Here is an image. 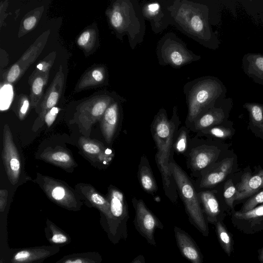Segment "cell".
Segmentation results:
<instances>
[{
	"label": "cell",
	"instance_id": "6da1fadb",
	"mask_svg": "<svg viewBox=\"0 0 263 263\" xmlns=\"http://www.w3.org/2000/svg\"><path fill=\"white\" fill-rule=\"evenodd\" d=\"M173 26L202 46L212 50L219 46V40L210 24L208 6L198 1H171L169 6Z\"/></svg>",
	"mask_w": 263,
	"mask_h": 263
},
{
	"label": "cell",
	"instance_id": "7a4b0ae2",
	"mask_svg": "<svg viewBox=\"0 0 263 263\" xmlns=\"http://www.w3.org/2000/svg\"><path fill=\"white\" fill-rule=\"evenodd\" d=\"M177 106L173 109L170 119L166 110L161 108L151 124V130L157 152L155 160L160 172L163 189L166 196L173 202L177 199L176 185L170 169V163L173 149V144L180 124Z\"/></svg>",
	"mask_w": 263,
	"mask_h": 263
},
{
	"label": "cell",
	"instance_id": "3957f363",
	"mask_svg": "<svg viewBox=\"0 0 263 263\" xmlns=\"http://www.w3.org/2000/svg\"><path fill=\"white\" fill-rule=\"evenodd\" d=\"M108 23L117 37L128 38L132 49L141 44L145 34V20L141 4L136 0L112 1L105 11Z\"/></svg>",
	"mask_w": 263,
	"mask_h": 263
},
{
	"label": "cell",
	"instance_id": "277c9868",
	"mask_svg": "<svg viewBox=\"0 0 263 263\" xmlns=\"http://www.w3.org/2000/svg\"><path fill=\"white\" fill-rule=\"evenodd\" d=\"M183 91L188 109L186 123L191 125L217 102L226 98L227 88L218 78L207 76L186 82Z\"/></svg>",
	"mask_w": 263,
	"mask_h": 263
},
{
	"label": "cell",
	"instance_id": "5b68a950",
	"mask_svg": "<svg viewBox=\"0 0 263 263\" xmlns=\"http://www.w3.org/2000/svg\"><path fill=\"white\" fill-rule=\"evenodd\" d=\"M170 169L183 202L190 222L202 235L208 236L209 233L208 225L200 205L199 198L193 183L175 162H171Z\"/></svg>",
	"mask_w": 263,
	"mask_h": 263
},
{
	"label": "cell",
	"instance_id": "8992f818",
	"mask_svg": "<svg viewBox=\"0 0 263 263\" xmlns=\"http://www.w3.org/2000/svg\"><path fill=\"white\" fill-rule=\"evenodd\" d=\"M156 55L161 66L179 68L201 59V56L188 49L174 32L165 33L157 42Z\"/></svg>",
	"mask_w": 263,
	"mask_h": 263
},
{
	"label": "cell",
	"instance_id": "52a82bcc",
	"mask_svg": "<svg viewBox=\"0 0 263 263\" xmlns=\"http://www.w3.org/2000/svg\"><path fill=\"white\" fill-rule=\"evenodd\" d=\"M107 199L110 206L109 217L101 226L109 240L117 244L127 237L128 206L123 193L115 187L109 188Z\"/></svg>",
	"mask_w": 263,
	"mask_h": 263
},
{
	"label": "cell",
	"instance_id": "ba28073f",
	"mask_svg": "<svg viewBox=\"0 0 263 263\" xmlns=\"http://www.w3.org/2000/svg\"><path fill=\"white\" fill-rule=\"evenodd\" d=\"M123 97L115 92H104L94 96L80 104L76 108L75 119L82 127L89 130L100 121L107 108Z\"/></svg>",
	"mask_w": 263,
	"mask_h": 263
},
{
	"label": "cell",
	"instance_id": "9c48e42d",
	"mask_svg": "<svg viewBox=\"0 0 263 263\" xmlns=\"http://www.w3.org/2000/svg\"><path fill=\"white\" fill-rule=\"evenodd\" d=\"M38 179L41 187L53 202L68 210H80L81 202L65 184L47 176H40Z\"/></svg>",
	"mask_w": 263,
	"mask_h": 263
},
{
	"label": "cell",
	"instance_id": "30bf717a",
	"mask_svg": "<svg viewBox=\"0 0 263 263\" xmlns=\"http://www.w3.org/2000/svg\"><path fill=\"white\" fill-rule=\"evenodd\" d=\"M132 203L135 211L134 224L136 230L149 244L156 246L155 231L157 229L162 230L163 224L147 208L142 199L134 198Z\"/></svg>",
	"mask_w": 263,
	"mask_h": 263
},
{
	"label": "cell",
	"instance_id": "8fae6325",
	"mask_svg": "<svg viewBox=\"0 0 263 263\" xmlns=\"http://www.w3.org/2000/svg\"><path fill=\"white\" fill-rule=\"evenodd\" d=\"M171 1L145 2L140 4L145 20L148 21L152 31L160 33L169 25H172L173 19L169 6Z\"/></svg>",
	"mask_w": 263,
	"mask_h": 263
},
{
	"label": "cell",
	"instance_id": "7c38bea8",
	"mask_svg": "<svg viewBox=\"0 0 263 263\" xmlns=\"http://www.w3.org/2000/svg\"><path fill=\"white\" fill-rule=\"evenodd\" d=\"M2 158L9 180L13 185L16 184L21 172V163L11 132L7 124L4 126L3 129Z\"/></svg>",
	"mask_w": 263,
	"mask_h": 263
},
{
	"label": "cell",
	"instance_id": "4fadbf2b",
	"mask_svg": "<svg viewBox=\"0 0 263 263\" xmlns=\"http://www.w3.org/2000/svg\"><path fill=\"white\" fill-rule=\"evenodd\" d=\"M60 251V247L52 245L11 249L7 259L8 263H43Z\"/></svg>",
	"mask_w": 263,
	"mask_h": 263
},
{
	"label": "cell",
	"instance_id": "5bb4252c",
	"mask_svg": "<svg viewBox=\"0 0 263 263\" xmlns=\"http://www.w3.org/2000/svg\"><path fill=\"white\" fill-rule=\"evenodd\" d=\"M65 76L63 67L61 65L51 84L43 96L39 104L36 108L39 116L34 125L42 123L47 112L58 103L63 91Z\"/></svg>",
	"mask_w": 263,
	"mask_h": 263
},
{
	"label": "cell",
	"instance_id": "9a60e30c",
	"mask_svg": "<svg viewBox=\"0 0 263 263\" xmlns=\"http://www.w3.org/2000/svg\"><path fill=\"white\" fill-rule=\"evenodd\" d=\"M232 105L231 98H224L206 112L198 117L191 125L196 131L217 125L223 122L226 117L227 109Z\"/></svg>",
	"mask_w": 263,
	"mask_h": 263
},
{
	"label": "cell",
	"instance_id": "2e32d148",
	"mask_svg": "<svg viewBox=\"0 0 263 263\" xmlns=\"http://www.w3.org/2000/svg\"><path fill=\"white\" fill-rule=\"evenodd\" d=\"M125 101L126 99L123 97L112 103L100 120L102 135L108 144L113 140L122 111V105Z\"/></svg>",
	"mask_w": 263,
	"mask_h": 263
},
{
	"label": "cell",
	"instance_id": "e0dca14e",
	"mask_svg": "<svg viewBox=\"0 0 263 263\" xmlns=\"http://www.w3.org/2000/svg\"><path fill=\"white\" fill-rule=\"evenodd\" d=\"M176 243L182 255L191 263H203V255L192 237L180 228L175 226Z\"/></svg>",
	"mask_w": 263,
	"mask_h": 263
},
{
	"label": "cell",
	"instance_id": "ac0fdd59",
	"mask_svg": "<svg viewBox=\"0 0 263 263\" xmlns=\"http://www.w3.org/2000/svg\"><path fill=\"white\" fill-rule=\"evenodd\" d=\"M234 221L240 230L246 233H253L260 230L263 222V204L247 212L238 211L233 215Z\"/></svg>",
	"mask_w": 263,
	"mask_h": 263
},
{
	"label": "cell",
	"instance_id": "d6986e66",
	"mask_svg": "<svg viewBox=\"0 0 263 263\" xmlns=\"http://www.w3.org/2000/svg\"><path fill=\"white\" fill-rule=\"evenodd\" d=\"M108 75L106 67L103 65L94 66L85 71L78 82L74 91L79 92L92 87L106 85Z\"/></svg>",
	"mask_w": 263,
	"mask_h": 263
},
{
	"label": "cell",
	"instance_id": "ffe728a7",
	"mask_svg": "<svg viewBox=\"0 0 263 263\" xmlns=\"http://www.w3.org/2000/svg\"><path fill=\"white\" fill-rule=\"evenodd\" d=\"M219 149L216 147L202 145L195 147L190 154V164L194 171H201L211 164L217 157Z\"/></svg>",
	"mask_w": 263,
	"mask_h": 263
},
{
	"label": "cell",
	"instance_id": "44dd1931",
	"mask_svg": "<svg viewBox=\"0 0 263 263\" xmlns=\"http://www.w3.org/2000/svg\"><path fill=\"white\" fill-rule=\"evenodd\" d=\"M261 189H263V170L255 175L246 173L242 175L240 181L237 184L236 200L244 199Z\"/></svg>",
	"mask_w": 263,
	"mask_h": 263
},
{
	"label": "cell",
	"instance_id": "7402d4cb",
	"mask_svg": "<svg viewBox=\"0 0 263 263\" xmlns=\"http://www.w3.org/2000/svg\"><path fill=\"white\" fill-rule=\"evenodd\" d=\"M80 147L88 158L96 161L108 162L111 159V152L99 141L81 137L79 140Z\"/></svg>",
	"mask_w": 263,
	"mask_h": 263
},
{
	"label": "cell",
	"instance_id": "603a6c76",
	"mask_svg": "<svg viewBox=\"0 0 263 263\" xmlns=\"http://www.w3.org/2000/svg\"><path fill=\"white\" fill-rule=\"evenodd\" d=\"M233 164V159H224L215 167L204 174L200 182L201 188L212 187L222 181L231 172Z\"/></svg>",
	"mask_w": 263,
	"mask_h": 263
},
{
	"label": "cell",
	"instance_id": "cb8c5ba5",
	"mask_svg": "<svg viewBox=\"0 0 263 263\" xmlns=\"http://www.w3.org/2000/svg\"><path fill=\"white\" fill-rule=\"evenodd\" d=\"M79 190L85 197L90 205L97 208L101 213L100 223L103 224L109 218L110 214L109 203L92 186L88 184L79 185Z\"/></svg>",
	"mask_w": 263,
	"mask_h": 263
},
{
	"label": "cell",
	"instance_id": "d4e9b609",
	"mask_svg": "<svg viewBox=\"0 0 263 263\" xmlns=\"http://www.w3.org/2000/svg\"><path fill=\"white\" fill-rule=\"evenodd\" d=\"M245 73L253 81L263 86V54L248 53L242 59Z\"/></svg>",
	"mask_w": 263,
	"mask_h": 263
},
{
	"label": "cell",
	"instance_id": "484cf974",
	"mask_svg": "<svg viewBox=\"0 0 263 263\" xmlns=\"http://www.w3.org/2000/svg\"><path fill=\"white\" fill-rule=\"evenodd\" d=\"M49 76V72H42L34 69L29 78V84L30 86L29 99L31 106L36 108L43 96L44 90Z\"/></svg>",
	"mask_w": 263,
	"mask_h": 263
},
{
	"label": "cell",
	"instance_id": "4316f807",
	"mask_svg": "<svg viewBox=\"0 0 263 263\" xmlns=\"http://www.w3.org/2000/svg\"><path fill=\"white\" fill-rule=\"evenodd\" d=\"M200 203L202 204L208 221L213 224L218 221L220 214L219 202L214 194L209 191H202L198 193Z\"/></svg>",
	"mask_w": 263,
	"mask_h": 263
},
{
	"label": "cell",
	"instance_id": "83f0119b",
	"mask_svg": "<svg viewBox=\"0 0 263 263\" xmlns=\"http://www.w3.org/2000/svg\"><path fill=\"white\" fill-rule=\"evenodd\" d=\"M44 232L46 239L50 245L61 248L71 242L70 236L48 219L46 221Z\"/></svg>",
	"mask_w": 263,
	"mask_h": 263
},
{
	"label": "cell",
	"instance_id": "f1b7e54d",
	"mask_svg": "<svg viewBox=\"0 0 263 263\" xmlns=\"http://www.w3.org/2000/svg\"><path fill=\"white\" fill-rule=\"evenodd\" d=\"M41 158L44 161L64 168L73 167L75 163L71 155L63 149H46L41 154Z\"/></svg>",
	"mask_w": 263,
	"mask_h": 263
},
{
	"label": "cell",
	"instance_id": "f546056e",
	"mask_svg": "<svg viewBox=\"0 0 263 263\" xmlns=\"http://www.w3.org/2000/svg\"><path fill=\"white\" fill-rule=\"evenodd\" d=\"M138 178L143 189L149 194H153L157 190L155 179L152 172L148 161L143 156L138 167Z\"/></svg>",
	"mask_w": 263,
	"mask_h": 263
},
{
	"label": "cell",
	"instance_id": "4dcf8cb0",
	"mask_svg": "<svg viewBox=\"0 0 263 263\" xmlns=\"http://www.w3.org/2000/svg\"><path fill=\"white\" fill-rule=\"evenodd\" d=\"M97 28L91 26L85 29L78 36L77 43L86 55L91 54L98 46Z\"/></svg>",
	"mask_w": 263,
	"mask_h": 263
},
{
	"label": "cell",
	"instance_id": "1f68e13d",
	"mask_svg": "<svg viewBox=\"0 0 263 263\" xmlns=\"http://www.w3.org/2000/svg\"><path fill=\"white\" fill-rule=\"evenodd\" d=\"M102 260L99 252L89 251L68 254L53 263H101Z\"/></svg>",
	"mask_w": 263,
	"mask_h": 263
},
{
	"label": "cell",
	"instance_id": "d6a6232c",
	"mask_svg": "<svg viewBox=\"0 0 263 263\" xmlns=\"http://www.w3.org/2000/svg\"><path fill=\"white\" fill-rule=\"evenodd\" d=\"M44 10V6L36 8L24 16L20 24L18 37L23 36L34 28L41 17Z\"/></svg>",
	"mask_w": 263,
	"mask_h": 263
},
{
	"label": "cell",
	"instance_id": "836d02e7",
	"mask_svg": "<svg viewBox=\"0 0 263 263\" xmlns=\"http://www.w3.org/2000/svg\"><path fill=\"white\" fill-rule=\"evenodd\" d=\"M45 42V41L35 42L16 62L21 66L24 72L37 58Z\"/></svg>",
	"mask_w": 263,
	"mask_h": 263
},
{
	"label": "cell",
	"instance_id": "e575fe53",
	"mask_svg": "<svg viewBox=\"0 0 263 263\" xmlns=\"http://www.w3.org/2000/svg\"><path fill=\"white\" fill-rule=\"evenodd\" d=\"M243 107L249 112L252 123L263 132V104L255 102H247Z\"/></svg>",
	"mask_w": 263,
	"mask_h": 263
},
{
	"label": "cell",
	"instance_id": "d590c367",
	"mask_svg": "<svg viewBox=\"0 0 263 263\" xmlns=\"http://www.w3.org/2000/svg\"><path fill=\"white\" fill-rule=\"evenodd\" d=\"M215 226L219 242L224 252L230 256L232 248L231 238L225 227L220 221L215 224Z\"/></svg>",
	"mask_w": 263,
	"mask_h": 263
},
{
	"label": "cell",
	"instance_id": "8d00e7d4",
	"mask_svg": "<svg viewBox=\"0 0 263 263\" xmlns=\"http://www.w3.org/2000/svg\"><path fill=\"white\" fill-rule=\"evenodd\" d=\"M13 91L11 84L4 82L1 87L0 109L1 111L7 110L13 100Z\"/></svg>",
	"mask_w": 263,
	"mask_h": 263
},
{
	"label": "cell",
	"instance_id": "74e56055",
	"mask_svg": "<svg viewBox=\"0 0 263 263\" xmlns=\"http://www.w3.org/2000/svg\"><path fill=\"white\" fill-rule=\"evenodd\" d=\"M174 140L173 149L177 153H184L188 147V132L185 127H182Z\"/></svg>",
	"mask_w": 263,
	"mask_h": 263
},
{
	"label": "cell",
	"instance_id": "f35d334b",
	"mask_svg": "<svg viewBox=\"0 0 263 263\" xmlns=\"http://www.w3.org/2000/svg\"><path fill=\"white\" fill-rule=\"evenodd\" d=\"M237 189L231 179L228 180L224 185L223 197L227 205L232 208L236 200Z\"/></svg>",
	"mask_w": 263,
	"mask_h": 263
},
{
	"label": "cell",
	"instance_id": "ab89813d",
	"mask_svg": "<svg viewBox=\"0 0 263 263\" xmlns=\"http://www.w3.org/2000/svg\"><path fill=\"white\" fill-rule=\"evenodd\" d=\"M24 73L21 66L16 62L3 74L4 82L12 84L15 82Z\"/></svg>",
	"mask_w": 263,
	"mask_h": 263
},
{
	"label": "cell",
	"instance_id": "60d3db41",
	"mask_svg": "<svg viewBox=\"0 0 263 263\" xmlns=\"http://www.w3.org/2000/svg\"><path fill=\"white\" fill-rule=\"evenodd\" d=\"M200 132L204 134L220 139L228 138L232 134V132L229 128L217 125L206 128Z\"/></svg>",
	"mask_w": 263,
	"mask_h": 263
},
{
	"label": "cell",
	"instance_id": "b9f144b4",
	"mask_svg": "<svg viewBox=\"0 0 263 263\" xmlns=\"http://www.w3.org/2000/svg\"><path fill=\"white\" fill-rule=\"evenodd\" d=\"M17 115L20 120H23L27 115L31 106L30 99L25 95H21L17 102Z\"/></svg>",
	"mask_w": 263,
	"mask_h": 263
},
{
	"label": "cell",
	"instance_id": "7bdbcfd3",
	"mask_svg": "<svg viewBox=\"0 0 263 263\" xmlns=\"http://www.w3.org/2000/svg\"><path fill=\"white\" fill-rule=\"evenodd\" d=\"M261 203H263V190L258 192L246 201L240 211L242 212H247Z\"/></svg>",
	"mask_w": 263,
	"mask_h": 263
},
{
	"label": "cell",
	"instance_id": "ee69618b",
	"mask_svg": "<svg viewBox=\"0 0 263 263\" xmlns=\"http://www.w3.org/2000/svg\"><path fill=\"white\" fill-rule=\"evenodd\" d=\"M55 52H52L43 60L41 61L36 65L35 69L42 72H50L55 58Z\"/></svg>",
	"mask_w": 263,
	"mask_h": 263
},
{
	"label": "cell",
	"instance_id": "f6af8a7d",
	"mask_svg": "<svg viewBox=\"0 0 263 263\" xmlns=\"http://www.w3.org/2000/svg\"><path fill=\"white\" fill-rule=\"evenodd\" d=\"M60 109L58 107H53L45 114L44 121L48 127H50L55 121Z\"/></svg>",
	"mask_w": 263,
	"mask_h": 263
},
{
	"label": "cell",
	"instance_id": "bcb514c9",
	"mask_svg": "<svg viewBox=\"0 0 263 263\" xmlns=\"http://www.w3.org/2000/svg\"><path fill=\"white\" fill-rule=\"evenodd\" d=\"M8 193L6 189L0 190V211L3 213L6 208L7 202Z\"/></svg>",
	"mask_w": 263,
	"mask_h": 263
},
{
	"label": "cell",
	"instance_id": "7dc6e473",
	"mask_svg": "<svg viewBox=\"0 0 263 263\" xmlns=\"http://www.w3.org/2000/svg\"><path fill=\"white\" fill-rule=\"evenodd\" d=\"M130 263H145V260L143 255L136 257Z\"/></svg>",
	"mask_w": 263,
	"mask_h": 263
},
{
	"label": "cell",
	"instance_id": "c3c4849f",
	"mask_svg": "<svg viewBox=\"0 0 263 263\" xmlns=\"http://www.w3.org/2000/svg\"><path fill=\"white\" fill-rule=\"evenodd\" d=\"M258 258L260 263H263V247L260 251Z\"/></svg>",
	"mask_w": 263,
	"mask_h": 263
},
{
	"label": "cell",
	"instance_id": "681fc988",
	"mask_svg": "<svg viewBox=\"0 0 263 263\" xmlns=\"http://www.w3.org/2000/svg\"><path fill=\"white\" fill-rule=\"evenodd\" d=\"M262 24H263V18H262Z\"/></svg>",
	"mask_w": 263,
	"mask_h": 263
}]
</instances>
